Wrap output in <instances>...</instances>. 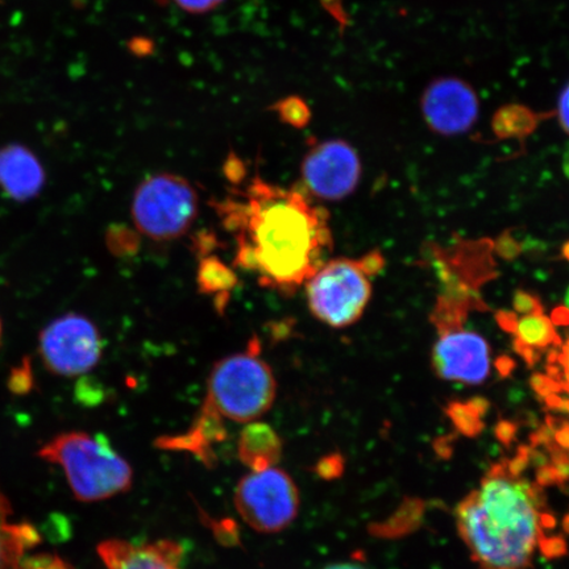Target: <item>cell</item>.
I'll return each mask as SVG.
<instances>
[{
	"instance_id": "30bf717a",
	"label": "cell",
	"mask_w": 569,
	"mask_h": 569,
	"mask_svg": "<svg viewBox=\"0 0 569 569\" xmlns=\"http://www.w3.org/2000/svg\"><path fill=\"white\" fill-rule=\"evenodd\" d=\"M422 113L433 132L443 137L466 133L479 118L480 102L476 91L457 77H440L423 91Z\"/></svg>"
},
{
	"instance_id": "e0dca14e",
	"label": "cell",
	"mask_w": 569,
	"mask_h": 569,
	"mask_svg": "<svg viewBox=\"0 0 569 569\" xmlns=\"http://www.w3.org/2000/svg\"><path fill=\"white\" fill-rule=\"evenodd\" d=\"M238 274L233 267L218 258L217 254L203 256L197 269V287L199 293L216 298L218 308H226L231 291L238 287Z\"/></svg>"
},
{
	"instance_id": "8992f818",
	"label": "cell",
	"mask_w": 569,
	"mask_h": 569,
	"mask_svg": "<svg viewBox=\"0 0 569 569\" xmlns=\"http://www.w3.org/2000/svg\"><path fill=\"white\" fill-rule=\"evenodd\" d=\"M305 289L311 315L332 329L358 322L372 295L368 276L351 259L325 262Z\"/></svg>"
},
{
	"instance_id": "d590c367",
	"label": "cell",
	"mask_w": 569,
	"mask_h": 569,
	"mask_svg": "<svg viewBox=\"0 0 569 569\" xmlns=\"http://www.w3.org/2000/svg\"><path fill=\"white\" fill-rule=\"evenodd\" d=\"M565 254H566V258L569 260V244H567L565 247Z\"/></svg>"
},
{
	"instance_id": "8fae6325",
	"label": "cell",
	"mask_w": 569,
	"mask_h": 569,
	"mask_svg": "<svg viewBox=\"0 0 569 569\" xmlns=\"http://www.w3.org/2000/svg\"><path fill=\"white\" fill-rule=\"evenodd\" d=\"M432 366L443 380L478 386L490 373V350L486 340L472 331L443 333L432 352Z\"/></svg>"
},
{
	"instance_id": "d6986e66",
	"label": "cell",
	"mask_w": 569,
	"mask_h": 569,
	"mask_svg": "<svg viewBox=\"0 0 569 569\" xmlns=\"http://www.w3.org/2000/svg\"><path fill=\"white\" fill-rule=\"evenodd\" d=\"M539 123L538 113L523 104H508L495 113L493 132L501 139H523L536 130Z\"/></svg>"
},
{
	"instance_id": "9a60e30c",
	"label": "cell",
	"mask_w": 569,
	"mask_h": 569,
	"mask_svg": "<svg viewBox=\"0 0 569 569\" xmlns=\"http://www.w3.org/2000/svg\"><path fill=\"white\" fill-rule=\"evenodd\" d=\"M238 457L252 472L273 468L282 457V440L272 426L247 423L238 440Z\"/></svg>"
},
{
	"instance_id": "7402d4cb",
	"label": "cell",
	"mask_w": 569,
	"mask_h": 569,
	"mask_svg": "<svg viewBox=\"0 0 569 569\" xmlns=\"http://www.w3.org/2000/svg\"><path fill=\"white\" fill-rule=\"evenodd\" d=\"M513 305L518 315L529 316L543 312L542 305H540L538 298L531 296L528 291L518 290L515 296Z\"/></svg>"
},
{
	"instance_id": "74e56055",
	"label": "cell",
	"mask_w": 569,
	"mask_h": 569,
	"mask_svg": "<svg viewBox=\"0 0 569 569\" xmlns=\"http://www.w3.org/2000/svg\"><path fill=\"white\" fill-rule=\"evenodd\" d=\"M560 407H566L568 410H569V401H567L566 403L563 405H560Z\"/></svg>"
},
{
	"instance_id": "e575fe53",
	"label": "cell",
	"mask_w": 569,
	"mask_h": 569,
	"mask_svg": "<svg viewBox=\"0 0 569 569\" xmlns=\"http://www.w3.org/2000/svg\"><path fill=\"white\" fill-rule=\"evenodd\" d=\"M566 305H567V309L569 310V288H568L567 295H566Z\"/></svg>"
},
{
	"instance_id": "8d00e7d4",
	"label": "cell",
	"mask_w": 569,
	"mask_h": 569,
	"mask_svg": "<svg viewBox=\"0 0 569 569\" xmlns=\"http://www.w3.org/2000/svg\"><path fill=\"white\" fill-rule=\"evenodd\" d=\"M0 340H2V322H0Z\"/></svg>"
},
{
	"instance_id": "6da1fadb",
	"label": "cell",
	"mask_w": 569,
	"mask_h": 569,
	"mask_svg": "<svg viewBox=\"0 0 569 569\" xmlns=\"http://www.w3.org/2000/svg\"><path fill=\"white\" fill-rule=\"evenodd\" d=\"M211 206L237 240L233 268L252 273L262 288L295 295L332 251L329 212L300 183L281 188L252 178L244 191Z\"/></svg>"
},
{
	"instance_id": "3957f363",
	"label": "cell",
	"mask_w": 569,
	"mask_h": 569,
	"mask_svg": "<svg viewBox=\"0 0 569 569\" xmlns=\"http://www.w3.org/2000/svg\"><path fill=\"white\" fill-rule=\"evenodd\" d=\"M40 457L66 471L78 500L94 502L124 493L132 486L128 461L113 450L103 436L67 432L41 448Z\"/></svg>"
},
{
	"instance_id": "ffe728a7",
	"label": "cell",
	"mask_w": 569,
	"mask_h": 569,
	"mask_svg": "<svg viewBox=\"0 0 569 569\" xmlns=\"http://www.w3.org/2000/svg\"><path fill=\"white\" fill-rule=\"evenodd\" d=\"M270 110L279 117L283 124L298 128V130H302L311 120L310 107L302 98L296 96L280 99L279 102L270 107Z\"/></svg>"
},
{
	"instance_id": "277c9868",
	"label": "cell",
	"mask_w": 569,
	"mask_h": 569,
	"mask_svg": "<svg viewBox=\"0 0 569 569\" xmlns=\"http://www.w3.org/2000/svg\"><path fill=\"white\" fill-rule=\"evenodd\" d=\"M277 396L272 368L261 359L258 337L249 340L247 350L216 362L208 381L206 407L220 418L237 423H251L267 415Z\"/></svg>"
},
{
	"instance_id": "ba28073f",
	"label": "cell",
	"mask_w": 569,
	"mask_h": 569,
	"mask_svg": "<svg viewBox=\"0 0 569 569\" xmlns=\"http://www.w3.org/2000/svg\"><path fill=\"white\" fill-rule=\"evenodd\" d=\"M40 353L49 371L66 377L81 376L101 361L103 341L89 318L73 312L54 319L41 332Z\"/></svg>"
},
{
	"instance_id": "4fadbf2b",
	"label": "cell",
	"mask_w": 569,
	"mask_h": 569,
	"mask_svg": "<svg viewBox=\"0 0 569 569\" xmlns=\"http://www.w3.org/2000/svg\"><path fill=\"white\" fill-rule=\"evenodd\" d=\"M46 173L38 158L24 146L0 148V189L13 201L24 202L44 187Z\"/></svg>"
},
{
	"instance_id": "f546056e",
	"label": "cell",
	"mask_w": 569,
	"mask_h": 569,
	"mask_svg": "<svg viewBox=\"0 0 569 569\" xmlns=\"http://www.w3.org/2000/svg\"><path fill=\"white\" fill-rule=\"evenodd\" d=\"M560 367L561 372L565 375V389L569 391V340L566 347H563V351L557 355V366Z\"/></svg>"
},
{
	"instance_id": "4316f807",
	"label": "cell",
	"mask_w": 569,
	"mask_h": 569,
	"mask_svg": "<svg viewBox=\"0 0 569 569\" xmlns=\"http://www.w3.org/2000/svg\"><path fill=\"white\" fill-rule=\"evenodd\" d=\"M558 118L560 127L569 134V83L559 97Z\"/></svg>"
},
{
	"instance_id": "7a4b0ae2",
	"label": "cell",
	"mask_w": 569,
	"mask_h": 569,
	"mask_svg": "<svg viewBox=\"0 0 569 569\" xmlns=\"http://www.w3.org/2000/svg\"><path fill=\"white\" fill-rule=\"evenodd\" d=\"M525 465V453L496 462L457 508L460 537L480 569H529L551 528Z\"/></svg>"
},
{
	"instance_id": "484cf974",
	"label": "cell",
	"mask_w": 569,
	"mask_h": 569,
	"mask_svg": "<svg viewBox=\"0 0 569 569\" xmlns=\"http://www.w3.org/2000/svg\"><path fill=\"white\" fill-rule=\"evenodd\" d=\"M358 264L367 276H375L386 267V260H383L380 251H373L358 260Z\"/></svg>"
},
{
	"instance_id": "7c38bea8",
	"label": "cell",
	"mask_w": 569,
	"mask_h": 569,
	"mask_svg": "<svg viewBox=\"0 0 569 569\" xmlns=\"http://www.w3.org/2000/svg\"><path fill=\"white\" fill-rule=\"evenodd\" d=\"M107 569H182L183 547L173 540L134 545L110 539L98 546Z\"/></svg>"
},
{
	"instance_id": "1f68e13d",
	"label": "cell",
	"mask_w": 569,
	"mask_h": 569,
	"mask_svg": "<svg viewBox=\"0 0 569 569\" xmlns=\"http://www.w3.org/2000/svg\"><path fill=\"white\" fill-rule=\"evenodd\" d=\"M552 322L557 325H568L569 323V310L567 308H559L553 311Z\"/></svg>"
},
{
	"instance_id": "836d02e7",
	"label": "cell",
	"mask_w": 569,
	"mask_h": 569,
	"mask_svg": "<svg viewBox=\"0 0 569 569\" xmlns=\"http://www.w3.org/2000/svg\"><path fill=\"white\" fill-rule=\"evenodd\" d=\"M563 169H565L566 176L569 178V144H568V147L566 149V152H565Z\"/></svg>"
},
{
	"instance_id": "44dd1931",
	"label": "cell",
	"mask_w": 569,
	"mask_h": 569,
	"mask_svg": "<svg viewBox=\"0 0 569 569\" xmlns=\"http://www.w3.org/2000/svg\"><path fill=\"white\" fill-rule=\"evenodd\" d=\"M107 247L118 258H128L139 252L140 233L137 230H130L122 224L112 226L107 231Z\"/></svg>"
},
{
	"instance_id": "d4e9b609",
	"label": "cell",
	"mask_w": 569,
	"mask_h": 569,
	"mask_svg": "<svg viewBox=\"0 0 569 569\" xmlns=\"http://www.w3.org/2000/svg\"><path fill=\"white\" fill-rule=\"evenodd\" d=\"M21 568L24 569H70V567L60 558L38 557L23 561ZM20 568V569H21Z\"/></svg>"
},
{
	"instance_id": "83f0119b",
	"label": "cell",
	"mask_w": 569,
	"mask_h": 569,
	"mask_svg": "<svg viewBox=\"0 0 569 569\" xmlns=\"http://www.w3.org/2000/svg\"><path fill=\"white\" fill-rule=\"evenodd\" d=\"M28 368H18L11 377V387L13 390L24 391L31 387V373L27 372Z\"/></svg>"
},
{
	"instance_id": "2e32d148",
	"label": "cell",
	"mask_w": 569,
	"mask_h": 569,
	"mask_svg": "<svg viewBox=\"0 0 569 569\" xmlns=\"http://www.w3.org/2000/svg\"><path fill=\"white\" fill-rule=\"evenodd\" d=\"M513 333L517 352L530 365L539 359V355L546 351L547 348L560 346V339L557 330H555L553 322L543 312L517 319Z\"/></svg>"
},
{
	"instance_id": "f1b7e54d",
	"label": "cell",
	"mask_w": 569,
	"mask_h": 569,
	"mask_svg": "<svg viewBox=\"0 0 569 569\" xmlns=\"http://www.w3.org/2000/svg\"><path fill=\"white\" fill-rule=\"evenodd\" d=\"M497 249L498 252H500V254L507 259L515 258V256L518 254V246L516 240L511 239L509 233L503 234V237L498 240Z\"/></svg>"
},
{
	"instance_id": "9c48e42d",
	"label": "cell",
	"mask_w": 569,
	"mask_h": 569,
	"mask_svg": "<svg viewBox=\"0 0 569 569\" xmlns=\"http://www.w3.org/2000/svg\"><path fill=\"white\" fill-rule=\"evenodd\" d=\"M361 178L356 149L341 139L318 142L301 163V187L312 199L337 202L350 197Z\"/></svg>"
},
{
	"instance_id": "cb8c5ba5",
	"label": "cell",
	"mask_w": 569,
	"mask_h": 569,
	"mask_svg": "<svg viewBox=\"0 0 569 569\" xmlns=\"http://www.w3.org/2000/svg\"><path fill=\"white\" fill-rule=\"evenodd\" d=\"M224 174L232 184H239L246 176V167L237 154L231 153L224 163Z\"/></svg>"
},
{
	"instance_id": "ac0fdd59",
	"label": "cell",
	"mask_w": 569,
	"mask_h": 569,
	"mask_svg": "<svg viewBox=\"0 0 569 569\" xmlns=\"http://www.w3.org/2000/svg\"><path fill=\"white\" fill-rule=\"evenodd\" d=\"M39 542L31 525H6L0 529V569H20L26 552Z\"/></svg>"
},
{
	"instance_id": "603a6c76",
	"label": "cell",
	"mask_w": 569,
	"mask_h": 569,
	"mask_svg": "<svg viewBox=\"0 0 569 569\" xmlns=\"http://www.w3.org/2000/svg\"><path fill=\"white\" fill-rule=\"evenodd\" d=\"M181 10L189 13H206L218 9L224 0H173Z\"/></svg>"
},
{
	"instance_id": "5b68a950",
	"label": "cell",
	"mask_w": 569,
	"mask_h": 569,
	"mask_svg": "<svg viewBox=\"0 0 569 569\" xmlns=\"http://www.w3.org/2000/svg\"><path fill=\"white\" fill-rule=\"evenodd\" d=\"M199 213L197 189L187 178L174 173H156L134 190L131 217L140 237L153 241H172L187 234Z\"/></svg>"
},
{
	"instance_id": "d6a6232c",
	"label": "cell",
	"mask_w": 569,
	"mask_h": 569,
	"mask_svg": "<svg viewBox=\"0 0 569 569\" xmlns=\"http://www.w3.org/2000/svg\"><path fill=\"white\" fill-rule=\"evenodd\" d=\"M323 569H366V568H362L358 565H352V563H337V565L327 566Z\"/></svg>"
},
{
	"instance_id": "5bb4252c",
	"label": "cell",
	"mask_w": 569,
	"mask_h": 569,
	"mask_svg": "<svg viewBox=\"0 0 569 569\" xmlns=\"http://www.w3.org/2000/svg\"><path fill=\"white\" fill-rule=\"evenodd\" d=\"M226 438L224 419L202 405L194 423L187 432L180 436L161 437L156 446L161 450L190 452L203 465L211 467L216 462L213 446L222 443Z\"/></svg>"
},
{
	"instance_id": "4dcf8cb0",
	"label": "cell",
	"mask_w": 569,
	"mask_h": 569,
	"mask_svg": "<svg viewBox=\"0 0 569 569\" xmlns=\"http://www.w3.org/2000/svg\"><path fill=\"white\" fill-rule=\"evenodd\" d=\"M11 516V505L7 497L3 495L2 490H0V529L4 528L7 523V519Z\"/></svg>"
},
{
	"instance_id": "52a82bcc",
	"label": "cell",
	"mask_w": 569,
	"mask_h": 569,
	"mask_svg": "<svg viewBox=\"0 0 569 569\" xmlns=\"http://www.w3.org/2000/svg\"><path fill=\"white\" fill-rule=\"evenodd\" d=\"M234 505L249 528L279 532L297 518L300 490L289 473L273 467L241 479L234 492Z\"/></svg>"
}]
</instances>
